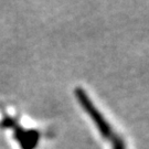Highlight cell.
Here are the masks:
<instances>
[{"instance_id": "3957f363", "label": "cell", "mask_w": 149, "mask_h": 149, "mask_svg": "<svg viewBox=\"0 0 149 149\" xmlns=\"http://www.w3.org/2000/svg\"><path fill=\"white\" fill-rule=\"evenodd\" d=\"M111 143H112V149H127L125 140L123 139V137L118 136V135H115L111 139Z\"/></svg>"}, {"instance_id": "6da1fadb", "label": "cell", "mask_w": 149, "mask_h": 149, "mask_svg": "<svg viewBox=\"0 0 149 149\" xmlns=\"http://www.w3.org/2000/svg\"><path fill=\"white\" fill-rule=\"evenodd\" d=\"M76 101L80 103L81 107L84 109V112L87 114V116L93 122L94 126L97 128L101 136L103 138L112 139L116 134L114 132V128L111 126L105 116L102 114V112L96 107V105L92 102L90 95L87 92L84 91L82 87H76L74 91Z\"/></svg>"}, {"instance_id": "7a4b0ae2", "label": "cell", "mask_w": 149, "mask_h": 149, "mask_svg": "<svg viewBox=\"0 0 149 149\" xmlns=\"http://www.w3.org/2000/svg\"><path fill=\"white\" fill-rule=\"evenodd\" d=\"M40 134L37 130H24L18 135V140L23 149H33L39 143Z\"/></svg>"}]
</instances>
